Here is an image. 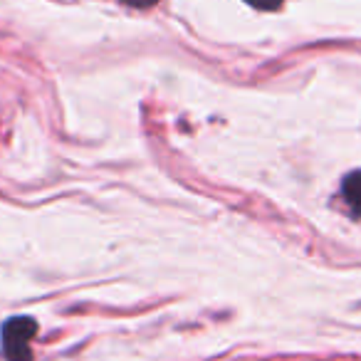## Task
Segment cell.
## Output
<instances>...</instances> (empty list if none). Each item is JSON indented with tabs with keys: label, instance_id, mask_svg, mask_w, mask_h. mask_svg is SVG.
<instances>
[{
	"label": "cell",
	"instance_id": "6da1fadb",
	"mask_svg": "<svg viewBox=\"0 0 361 361\" xmlns=\"http://www.w3.org/2000/svg\"><path fill=\"white\" fill-rule=\"evenodd\" d=\"M37 334V322L30 317H13L3 324V351L8 361H32L30 339Z\"/></svg>",
	"mask_w": 361,
	"mask_h": 361
},
{
	"label": "cell",
	"instance_id": "7a4b0ae2",
	"mask_svg": "<svg viewBox=\"0 0 361 361\" xmlns=\"http://www.w3.org/2000/svg\"><path fill=\"white\" fill-rule=\"evenodd\" d=\"M341 193H344V201L349 203L351 211L361 216V171H354V173L346 176Z\"/></svg>",
	"mask_w": 361,
	"mask_h": 361
},
{
	"label": "cell",
	"instance_id": "3957f363",
	"mask_svg": "<svg viewBox=\"0 0 361 361\" xmlns=\"http://www.w3.org/2000/svg\"><path fill=\"white\" fill-rule=\"evenodd\" d=\"M247 6L257 8V11H275L282 6V0H245Z\"/></svg>",
	"mask_w": 361,
	"mask_h": 361
},
{
	"label": "cell",
	"instance_id": "277c9868",
	"mask_svg": "<svg viewBox=\"0 0 361 361\" xmlns=\"http://www.w3.org/2000/svg\"><path fill=\"white\" fill-rule=\"evenodd\" d=\"M124 3H129V6H134V8H151V6H156L159 0H124Z\"/></svg>",
	"mask_w": 361,
	"mask_h": 361
}]
</instances>
